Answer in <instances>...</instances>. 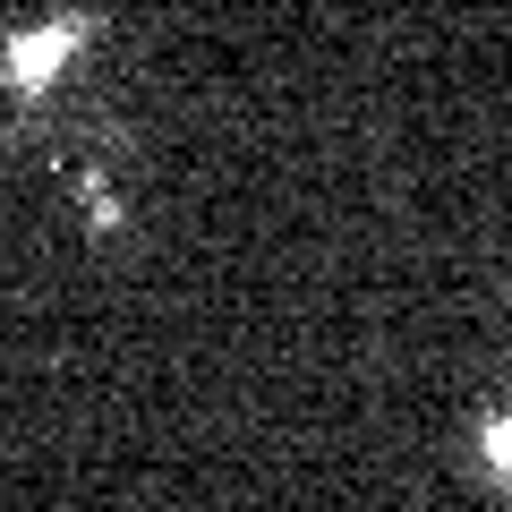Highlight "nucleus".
Returning a JSON list of instances; mask_svg holds the SVG:
<instances>
[{"mask_svg":"<svg viewBox=\"0 0 512 512\" xmlns=\"http://www.w3.org/2000/svg\"><path fill=\"white\" fill-rule=\"evenodd\" d=\"M470 444H478V470H487L495 487H512V410H487Z\"/></svg>","mask_w":512,"mask_h":512,"instance_id":"obj_2","label":"nucleus"},{"mask_svg":"<svg viewBox=\"0 0 512 512\" xmlns=\"http://www.w3.org/2000/svg\"><path fill=\"white\" fill-rule=\"evenodd\" d=\"M94 52V9H43L18 35H0V86L9 94H52L69 86V69Z\"/></svg>","mask_w":512,"mask_h":512,"instance_id":"obj_1","label":"nucleus"}]
</instances>
